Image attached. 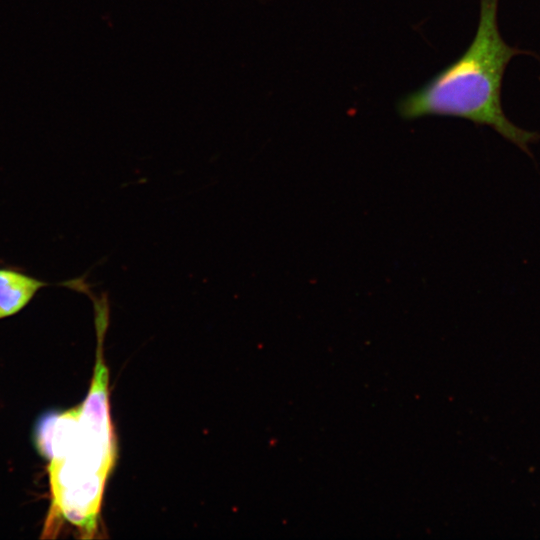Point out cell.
Wrapping results in <instances>:
<instances>
[{
  "label": "cell",
  "mask_w": 540,
  "mask_h": 540,
  "mask_svg": "<svg viewBox=\"0 0 540 540\" xmlns=\"http://www.w3.org/2000/svg\"><path fill=\"white\" fill-rule=\"evenodd\" d=\"M106 332L96 328L97 360L85 400L47 417L37 433L39 450L50 461L52 512L75 526L82 538H93L97 531L105 484L117 456L103 356Z\"/></svg>",
  "instance_id": "1"
},
{
  "label": "cell",
  "mask_w": 540,
  "mask_h": 540,
  "mask_svg": "<svg viewBox=\"0 0 540 540\" xmlns=\"http://www.w3.org/2000/svg\"><path fill=\"white\" fill-rule=\"evenodd\" d=\"M496 10L497 0H481L477 32L468 49L426 85L403 98L398 109L405 119L440 115L490 126L531 155L529 144L539 135L510 122L500 103L503 73L516 51L500 36Z\"/></svg>",
  "instance_id": "2"
},
{
  "label": "cell",
  "mask_w": 540,
  "mask_h": 540,
  "mask_svg": "<svg viewBox=\"0 0 540 540\" xmlns=\"http://www.w3.org/2000/svg\"><path fill=\"white\" fill-rule=\"evenodd\" d=\"M50 286L66 287L87 296L93 292V285L87 282V274L50 283L28 274L22 267L0 262V320L18 314L41 289Z\"/></svg>",
  "instance_id": "3"
}]
</instances>
